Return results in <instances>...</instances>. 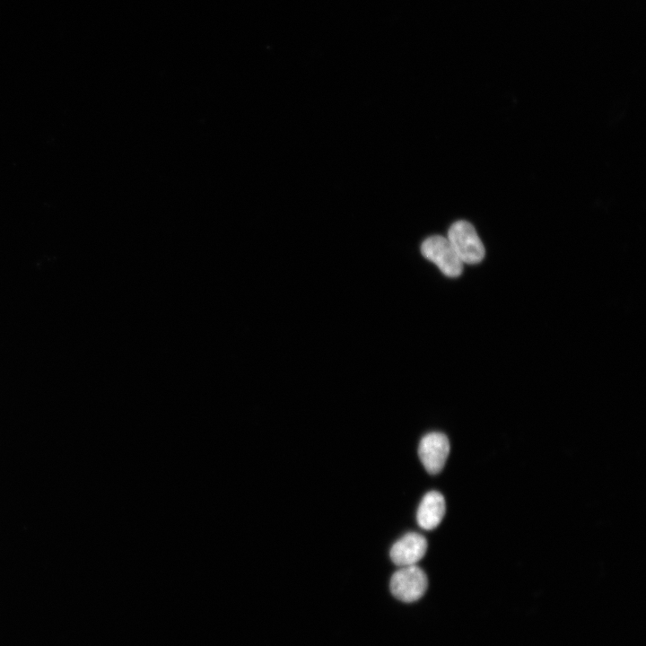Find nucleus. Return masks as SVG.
<instances>
[{
    "mask_svg": "<svg viewBox=\"0 0 646 646\" xmlns=\"http://www.w3.org/2000/svg\"><path fill=\"white\" fill-rule=\"evenodd\" d=\"M423 256L434 263L448 277H458L463 271V263L452 245L441 235L426 238L421 245Z\"/></svg>",
    "mask_w": 646,
    "mask_h": 646,
    "instance_id": "nucleus-2",
    "label": "nucleus"
},
{
    "mask_svg": "<svg viewBox=\"0 0 646 646\" xmlns=\"http://www.w3.org/2000/svg\"><path fill=\"white\" fill-rule=\"evenodd\" d=\"M450 453V441L441 432H430L424 435L418 448V455L426 471L435 475L440 473Z\"/></svg>",
    "mask_w": 646,
    "mask_h": 646,
    "instance_id": "nucleus-4",
    "label": "nucleus"
},
{
    "mask_svg": "<svg viewBox=\"0 0 646 646\" xmlns=\"http://www.w3.org/2000/svg\"><path fill=\"white\" fill-rule=\"evenodd\" d=\"M428 580L424 572L416 565L401 567L390 579L392 595L403 602L418 600L425 592Z\"/></svg>",
    "mask_w": 646,
    "mask_h": 646,
    "instance_id": "nucleus-3",
    "label": "nucleus"
},
{
    "mask_svg": "<svg viewBox=\"0 0 646 646\" xmlns=\"http://www.w3.org/2000/svg\"><path fill=\"white\" fill-rule=\"evenodd\" d=\"M447 239L463 264H478L484 258V247L470 223L459 220L452 223Z\"/></svg>",
    "mask_w": 646,
    "mask_h": 646,
    "instance_id": "nucleus-1",
    "label": "nucleus"
},
{
    "mask_svg": "<svg viewBox=\"0 0 646 646\" xmlns=\"http://www.w3.org/2000/svg\"><path fill=\"white\" fill-rule=\"evenodd\" d=\"M446 511L445 500L437 491L427 493L422 499L416 519L418 525L426 530L435 528L441 521Z\"/></svg>",
    "mask_w": 646,
    "mask_h": 646,
    "instance_id": "nucleus-6",
    "label": "nucleus"
},
{
    "mask_svg": "<svg viewBox=\"0 0 646 646\" xmlns=\"http://www.w3.org/2000/svg\"><path fill=\"white\" fill-rule=\"evenodd\" d=\"M426 549L425 537L418 533L410 532L393 545L390 558L399 567L415 565L424 556Z\"/></svg>",
    "mask_w": 646,
    "mask_h": 646,
    "instance_id": "nucleus-5",
    "label": "nucleus"
}]
</instances>
